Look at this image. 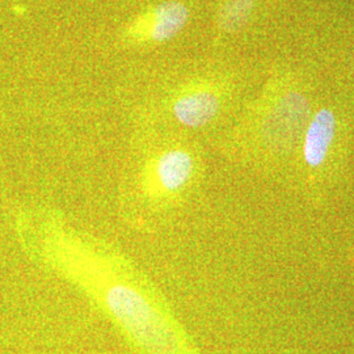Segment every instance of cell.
Listing matches in <instances>:
<instances>
[{
	"mask_svg": "<svg viewBox=\"0 0 354 354\" xmlns=\"http://www.w3.org/2000/svg\"><path fill=\"white\" fill-rule=\"evenodd\" d=\"M254 0H225L218 12L216 24L225 33H235L250 20Z\"/></svg>",
	"mask_w": 354,
	"mask_h": 354,
	"instance_id": "7",
	"label": "cell"
},
{
	"mask_svg": "<svg viewBox=\"0 0 354 354\" xmlns=\"http://www.w3.org/2000/svg\"><path fill=\"white\" fill-rule=\"evenodd\" d=\"M106 304L114 317L150 353H175V335L138 291L115 285L106 292Z\"/></svg>",
	"mask_w": 354,
	"mask_h": 354,
	"instance_id": "2",
	"label": "cell"
},
{
	"mask_svg": "<svg viewBox=\"0 0 354 354\" xmlns=\"http://www.w3.org/2000/svg\"><path fill=\"white\" fill-rule=\"evenodd\" d=\"M310 104L302 95L291 92L269 108L260 127V138L266 151L285 155L302 140L311 118Z\"/></svg>",
	"mask_w": 354,
	"mask_h": 354,
	"instance_id": "4",
	"label": "cell"
},
{
	"mask_svg": "<svg viewBox=\"0 0 354 354\" xmlns=\"http://www.w3.org/2000/svg\"><path fill=\"white\" fill-rule=\"evenodd\" d=\"M192 8L185 0H160L145 7L120 33L129 49H146L176 38L189 23Z\"/></svg>",
	"mask_w": 354,
	"mask_h": 354,
	"instance_id": "3",
	"label": "cell"
},
{
	"mask_svg": "<svg viewBox=\"0 0 354 354\" xmlns=\"http://www.w3.org/2000/svg\"><path fill=\"white\" fill-rule=\"evenodd\" d=\"M151 165L158 185L169 193L187 188L197 172V159L184 146L167 147L155 156Z\"/></svg>",
	"mask_w": 354,
	"mask_h": 354,
	"instance_id": "6",
	"label": "cell"
},
{
	"mask_svg": "<svg viewBox=\"0 0 354 354\" xmlns=\"http://www.w3.org/2000/svg\"><path fill=\"white\" fill-rule=\"evenodd\" d=\"M337 136V114L327 106L313 114L304 129L301 140L302 192L313 201H322L333 189L329 159Z\"/></svg>",
	"mask_w": 354,
	"mask_h": 354,
	"instance_id": "1",
	"label": "cell"
},
{
	"mask_svg": "<svg viewBox=\"0 0 354 354\" xmlns=\"http://www.w3.org/2000/svg\"><path fill=\"white\" fill-rule=\"evenodd\" d=\"M222 95L215 87L201 83L185 84L169 93L167 109L172 121L185 129L210 125L222 111Z\"/></svg>",
	"mask_w": 354,
	"mask_h": 354,
	"instance_id": "5",
	"label": "cell"
}]
</instances>
